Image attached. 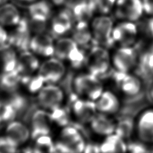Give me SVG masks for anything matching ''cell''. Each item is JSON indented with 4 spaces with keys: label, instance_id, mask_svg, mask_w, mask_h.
I'll return each instance as SVG.
<instances>
[{
    "label": "cell",
    "instance_id": "cell-33",
    "mask_svg": "<svg viewBox=\"0 0 153 153\" xmlns=\"http://www.w3.org/2000/svg\"><path fill=\"white\" fill-rule=\"evenodd\" d=\"M140 72L143 77L151 78L153 77V50L147 52L141 57Z\"/></svg>",
    "mask_w": 153,
    "mask_h": 153
},
{
    "label": "cell",
    "instance_id": "cell-8",
    "mask_svg": "<svg viewBox=\"0 0 153 153\" xmlns=\"http://www.w3.org/2000/svg\"><path fill=\"white\" fill-rule=\"evenodd\" d=\"M111 60L115 70L128 73L136 65L137 53L131 46L121 47L114 52Z\"/></svg>",
    "mask_w": 153,
    "mask_h": 153
},
{
    "label": "cell",
    "instance_id": "cell-39",
    "mask_svg": "<svg viewBox=\"0 0 153 153\" xmlns=\"http://www.w3.org/2000/svg\"><path fill=\"white\" fill-rule=\"evenodd\" d=\"M9 40V33L5 30V27L0 25V47L6 45Z\"/></svg>",
    "mask_w": 153,
    "mask_h": 153
},
{
    "label": "cell",
    "instance_id": "cell-13",
    "mask_svg": "<svg viewBox=\"0 0 153 153\" xmlns=\"http://www.w3.org/2000/svg\"><path fill=\"white\" fill-rule=\"evenodd\" d=\"M52 124L48 111L42 108L35 110L30 118L31 138L34 140L39 136L50 134Z\"/></svg>",
    "mask_w": 153,
    "mask_h": 153
},
{
    "label": "cell",
    "instance_id": "cell-14",
    "mask_svg": "<svg viewBox=\"0 0 153 153\" xmlns=\"http://www.w3.org/2000/svg\"><path fill=\"white\" fill-rule=\"evenodd\" d=\"M114 78L120 89L130 99H134L140 95L142 82L137 76L116 71Z\"/></svg>",
    "mask_w": 153,
    "mask_h": 153
},
{
    "label": "cell",
    "instance_id": "cell-18",
    "mask_svg": "<svg viewBox=\"0 0 153 153\" xmlns=\"http://www.w3.org/2000/svg\"><path fill=\"white\" fill-rule=\"evenodd\" d=\"M67 8L71 13L75 22H88L95 10V8L91 0H69Z\"/></svg>",
    "mask_w": 153,
    "mask_h": 153
},
{
    "label": "cell",
    "instance_id": "cell-28",
    "mask_svg": "<svg viewBox=\"0 0 153 153\" xmlns=\"http://www.w3.org/2000/svg\"><path fill=\"white\" fill-rule=\"evenodd\" d=\"M26 19L29 28L34 35L45 32L50 18L40 14L28 13V17Z\"/></svg>",
    "mask_w": 153,
    "mask_h": 153
},
{
    "label": "cell",
    "instance_id": "cell-12",
    "mask_svg": "<svg viewBox=\"0 0 153 153\" xmlns=\"http://www.w3.org/2000/svg\"><path fill=\"white\" fill-rule=\"evenodd\" d=\"M9 33L8 43L19 52L28 50L32 35L26 19H22L18 24L13 27Z\"/></svg>",
    "mask_w": 153,
    "mask_h": 153
},
{
    "label": "cell",
    "instance_id": "cell-4",
    "mask_svg": "<svg viewBox=\"0 0 153 153\" xmlns=\"http://www.w3.org/2000/svg\"><path fill=\"white\" fill-rule=\"evenodd\" d=\"M90 27L95 44L106 48L114 44L112 32L114 24L110 16L105 14L96 16L92 20Z\"/></svg>",
    "mask_w": 153,
    "mask_h": 153
},
{
    "label": "cell",
    "instance_id": "cell-36",
    "mask_svg": "<svg viewBox=\"0 0 153 153\" xmlns=\"http://www.w3.org/2000/svg\"><path fill=\"white\" fill-rule=\"evenodd\" d=\"M117 0H91L95 9H97L103 14L108 13L114 8Z\"/></svg>",
    "mask_w": 153,
    "mask_h": 153
},
{
    "label": "cell",
    "instance_id": "cell-41",
    "mask_svg": "<svg viewBox=\"0 0 153 153\" xmlns=\"http://www.w3.org/2000/svg\"><path fill=\"white\" fill-rule=\"evenodd\" d=\"M8 2H9V0H0V5L4 4L5 3H7Z\"/></svg>",
    "mask_w": 153,
    "mask_h": 153
},
{
    "label": "cell",
    "instance_id": "cell-23",
    "mask_svg": "<svg viewBox=\"0 0 153 153\" xmlns=\"http://www.w3.org/2000/svg\"><path fill=\"white\" fill-rule=\"evenodd\" d=\"M94 134L102 136H108L115 133L116 124L106 115L98 113L89 123Z\"/></svg>",
    "mask_w": 153,
    "mask_h": 153
},
{
    "label": "cell",
    "instance_id": "cell-42",
    "mask_svg": "<svg viewBox=\"0 0 153 153\" xmlns=\"http://www.w3.org/2000/svg\"><path fill=\"white\" fill-rule=\"evenodd\" d=\"M22 2H35L36 0H20Z\"/></svg>",
    "mask_w": 153,
    "mask_h": 153
},
{
    "label": "cell",
    "instance_id": "cell-9",
    "mask_svg": "<svg viewBox=\"0 0 153 153\" xmlns=\"http://www.w3.org/2000/svg\"><path fill=\"white\" fill-rule=\"evenodd\" d=\"M75 22L70 11L65 8L56 12L50 22V31L53 37L59 39L71 31Z\"/></svg>",
    "mask_w": 153,
    "mask_h": 153
},
{
    "label": "cell",
    "instance_id": "cell-43",
    "mask_svg": "<svg viewBox=\"0 0 153 153\" xmlns=\"http://www.w3.org/2000/svg\"><path fill=\"white\" fill-rule=\"evenodd\" d=\"M152 50H153V48H152Z\"/></svg>",
    "mask_w": 153,
    "mask_h": 153
},
{
    "label": "cell",
    "instance_id": "cell-1",
    "mask_svg": "<svg viewBox=\"0 0 153 153\" xmlns=\"http://www.w3.org/2000/svg\"><path fill=\"white\" fill-rule=\"evenodd\" d=\"M73 88L76 96L93 101H96L104 91L100 78L89 72L76 75L73 78Z\"/></svg>",
    "mask_w": 153,
    "mask_h": 153
},
{
    "label": "cell",
    "instance_id": "cell-38",
    "mask_svg": "<svg viewBox=\"0 0 153 153\" xmlns=\"http://www.w3.org/2000/svg\"><path fill=\"white\" fill-rule=\"evenodd\" d=\"M140 26L147 36L153 38V16H149L143 20Z\"/></svg>",
    "mask_w": 153,
    "mask_h": 153
},
{
    "label": "cell",
    "instance_id": "cell-26",
    "mask_svg": "<svg viewBox=\"0 0 153 153\" xmlns=\"http://www.w3.org/2000/svg\"><path fill=\"white\" fill-rule=\"evenodd\" d=\"M126 150L124 139L114 133L106 136L98 147V153H124Z\"/></svg>",
    "mask_w": 153,
    "mask_h": 153
},
{
    "label": "cell",
    "instance_id": "cell-5",
    "mask_svg": "<svg viewBox=\"0 0 153 153\" xmlns=\"http://www.w3.org/2000/svg\"><path fill=\"white\" fill-rule=\"evenodd\" d=\"M36 99L40 108L50 111L62 106L65 94L61 87L56 84H46L37 93Z\"/></svg>",
    "mask_w": 153,
    "mask_h": 153
},
{
    "label": "cell",
    "instance_id": "cell-7",
    "mask_svg": "<svg viewBox=\"0 0 153 153\" xmlns=\"http://www.w3.org/2000/svg\"><path fill=\"white\" fill-rule=\"evenodd\" d=\"M114 12L115 16L120 20L135 22L144 14L143 0H117Z\"/></svg>",
    "mask_w": 153,
    "mask_h": 153
},
{
    "label": "cell",
    "instance_id": "cell-20",
    "mask_svg": "<svg viewBox=\"0 0 153 153\" xmlns=\"http://www.w3.org/2000/svg\"><path fill=\"white\" fill-rule=\"evenodd\" d=\"M72 38L79 47L83 49L95 45L91 27L86 22H76L72 30Z\"/></svg>",
    "mask_w": 153,
    "mask_h": 153
},
{
    "label": "cell",
    "instance_id": "cell-40",
    "mask_svg": "<svg viewBox=\"0 0 153 153\" xmlns=\"http://www.w3.org/2000/svg\"><path fill=\"white\" fill-rule=\"evenodd\" d=\"M144 12L149 16H153V0H143Z\"/></svg>",
    "mask_w": 153,
    "mask_h": 153
},
{
    "label": "cell",
    "instance_id": "cell-32",
    "mask_svg": "<svg viewBox=\"0 0 153 153\" xmlns=\"http://www.w3.org/2000/svg\"><path fill=\"white\" fill-rule=\"evenodd\" d=\"M49 113L53 123L61 127H65L69 124L70 120L69 113L66 108L62 106L50 111Z\"/></svg>",
    "mask_w": 153,
    "mask_h": 153
},
{
    "label": "cell",
    "instance_id": "cell-2",
    "mask_svg": "<svg viewBox=\"0 0 153 153\" xmlns=\"http://www.w3.org/2000/svg\"><path fill=\"white\" fill-rule=\"evenodd\" d=\"M55 146L57 153H84L87 148L81 132L76 127L69 125L62 128Z\"/></svg>",
    "mask_w": 153,
    "mask_h": 153
},
{
    "label": "cell",
    "instance_id": "cell-31",
    "mask_svg": "<svg viewBox=\"0 0 153 153\" xmlns=\"http://www.w3.org/2000/svg\"><path fill=\"white\" fill-rule=\"evenodd\" d=\"M7 101L14 109L17 117L26 113L30 106L28 99L23 95L18 94L17 92L11 94V97Z\"/></svg>",
    "mask_w": 153,
    "mask_h": 153
},
{
    "label": "cell",
    "instance_id": "cell-30",
    "mask_svg": "<svg viewBox=\"0 0 153 153\" xmlns=\"http://www.w3.org/2000/svg\"><path fill=\"white\" fill-rule=\"evenodd\" d=\"M35 140L34 153H55L56 146L50 135L41 136Z\"/></svg>",
    "mask_w": 153,
    "mask_h": 153
},
{
    "label": "cell",
    "instance_id": "cell-24",
    "mask_svg": "<svg viewBox=\"0 0 153 153\" xmlns=\"http://www.w3.org/2000/svg\"><path fill=\"white\" fill-rule=\"evenodd\" d=\"M18 8L10 3L0 5V25L4 27H14L22 20Z\"/></svg>",
    "mask_w": 153,
    "mask_h": 153
},
{
    "label": "cell",
    "instance_id": "cell-27",
    "mask_svg": "<svg viewBox=\"0 0 153 153\" xmlns=\"http://www.w3.org/2000/svg\"><path fill=\"white\" fill-rule=\"evenodd\" d=\"M79 45L72 37H60L54 42V56L63 62L67 61L71 53Z\"/></svg>",
    "mask_w": 153,
    "mask_h": 153
},
{
    "label": "cell",
    "instance_id": "cell-3",
    "mask_svg": "<svg viewBox=\"0 0 153 153\" xmlns=\"http://www.w3.org/2000/svg\"><path fill=\"white\" fill-rule=\"evenodd\" d=\"M111 60L107 48L100 45H94L87 53L85 65L88 72L97 77L107 74L110 69Z\"/></svg>",
    "mask_w": 153,
    "mask_h": 153
},
{
    "label": "cell",
    "instance_id": "cell-37",
    "mask_svg": "<svg viewBox=\"0 0 153 153\" xmlns=\"http://www.w3.org/2000/svg\"><path fill=\"white\" fill-rule=\"evenodd\" d=\"M18 148L7 136H0V153H17Z\"/></svg>",
    "mask_w": 153,
    "mask_h": 153
},
{
    "label": "cell",
    "instance_id": "cell-10",
    "mask_svg": "<svg viewBox=\"0 0 153 153\" xmlns=\"http://www.w3.org/2000/svg\"><path fill=\"white\" fill-rule=\"evenodd\" d=\"M71 112L76 121L81 124H89L98 113L95 101L77 97L72 101Z\"/></svg>",
    "mask_w": 153,
    "mask_h": 153
},
{
    "label": "cell",
    "instance_id": "cell-15",
    "mask_svg": "<svg viewBox=\"0 0 153 153\" xmlns=\"http://www.w3.org/2000/svg\"><path fill=\"white\" fill-rule=\"evenodd\" d=\"M29 50L37 56L51 57L54 54V41L53 37L49 34L41 33L32 36L29 45Z\"/></svg>",
    "mask_w": 153,
    "mask_h": 153
},
{
    "label": "cell",
    "instance_id": "cell-25",
    "mask_svg": "<svg viewBox=\"0 0 153 153\" xmlns=\"http://www.w3.org/2000/svg\"><path fill=\"white\" fill-rule=\"evenodd\" d=\"M21 84L22 76L17 70L0 75V91L5 93H15Z\"/></svg>",
    "mask_w": 153,
    "mask_h": 153
},
{
    "label": "cell",
    "instance_id": "cell-16",
    "mask_svg": "<svg viewBox=\"0 0 153 153\" xmlns=\"http://www.w3.org/2000/svg\"><path fill=\"white\" fill-rule=\"evenodd\" d=\"M5 136L20 147L28 142L31 138V130L24 123L15 119L7 123Z\"/></svg>",
    "mask_w": 153,
    "mask_h": 153
},
{
    "label": "cell",
    "instance_id": "cell-35",
    "mask_svg": "<svg viewBox=\"0 0 153 153\" xmlns=\"http://www.w3.org/2000/svg\"><path fill=\"white\" fill-rule=\"evenodd\" d=\"M28 13H37L51 18V8L50 4L45 1H40L34 3L28 8Z\"/></svg>",
    "mask_w": 153,
    "mask_h": 153
},
{
    "label": "cell",
    "instance_id": "cell-17",
    "mask_svg": "<svg viewBox=\"0 0 153 153\" xmlns=\"http://www.w3.org/2000/svg\"><path fill=\"white\" fill-rule=\"evenodd\" d=\"M40 63L38 56L30 50L20 51L18 54L17 70L22 78L33 76L38 72Z\"/></svg>",
    "mask_w": 153,
    "mask_h": 153
},
{
    "label": "cell",
    "instance_id": "cell-22",
    "mask_svg": "<svg viewBox=\"0 0 153 153\" xmlns=\"http://www.w3.org/2000/svg\"><path fill=\"white\" fill-rule=\"evenodd\" d=\"M17 50L9 43L0 47V72L5 73L17 69Z\"/></svg>",
    "mask_w": 153,
    "mask_h": 153
},
{
    "label": "cell",
    "instance_id": "cell-21",
    "mask_svg": "<svg viewBox=\"0 0 153 153\" xmlns=\"http://www.w3.org/2000/svg\"><path fill=\"white\" fill-rule=\"evenodd\" d=\"M97 112L109 116L117 113L120 109V103L118 98L114 92L110 91H103L102 95L96 101Z\"/></svg>",
    "mask_w": 153,
    "mask_h": 153
},
{
    "label": "cell",
    "instance_id": "cell-34",
    "mask_svg": "<svg viewBox=\"0 0 153 153\" xmlns=\"http://www.w3.org/2000/svg\"><path fill=\"white\" fill-rule=\"evenodd\" d=\"M17 114L12 105L6 100H0V123H9L15 120Z\"/></svg>",
    "mask_w": 153,
    "mask_h": 153
},
{
    "label": "cell",
    "instance_id": "cell-6",
    "mask_svg": "<svg viewBox=\"0 0 153 153\" xmlns=\"http://www.w3.org/2000/svg\"><path fill=\"white\" fill-rule=\"evenodd\" d=\"M66 72L67 68L63 61L53 56L40 64L37 74L46 84H56L64 78Z\"/></svg>",
    "mask_w": 153,
    "mask_h": 153
},
{
    "label": "cell",
    "instance_id": "cell-29",
    "mask_svg": "<svg viewBox=\"0 0 153 153\" xmlns=\"http://www.w3.org/2000/svg\"><path fill=\"white\" fill-rule=\"evenodd\" d=\"M135 128V123L133 117L124 116L121 117L118 122L116 124L115 134L120 136L122 138L126 140L129 139L132 135Z\"/></svg>",
    "mask_w": 153,
    "mask_h": 153
},
{
    "label": "cell",
    "instance_id": "cell-11",
    "mask_svg": "<svg viewBox=\"0 0 153 153\" xmlns=\"http://www.w3.org/2000/svg\"><path fill=\"white\" fill-rule=\"evenodd\" d=\"M138 27L134 22L123 20L114 26L112 32L114 43H117L122 47H130L137 38Z\"/></svg>",
    "mask_w": 153,
    "mask_h": 153
},
{
    "label": "cell",
    "instance_id": "cell-19",
    "mask_svg": "<svg viewBox=\"0 0 153 153\" xmlns=\"http://www.w3.org/2000/svg\"><path fill=\"white\" fill-rule=\"evenodd\" d=\"M136 129L140 140L144 142H153V109L142 113L136 123Z\"/></svg>",
    "mask_w": 153,
    "mask_h": 153
}]
</instances>
